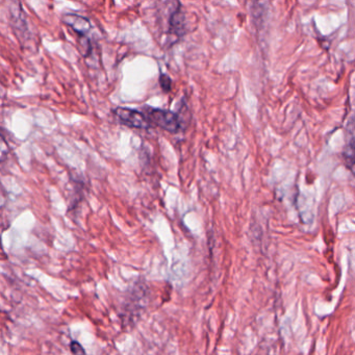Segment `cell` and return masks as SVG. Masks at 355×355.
Returning a JSON list of instances; mask_svg holds the SVG:
<instances>
[{"mask_svg":"<svg viewBox=\"0 0 355 355\" xmlns=\"http://www.w3.org/2000/svg\"><path fill=\"white\" fill-rule=\"evenodd\" d=\"M145 115L147 116L150 123L155 124L167 132L172 134L180 132V117L173 112L167 111V110L146 109Z\"/></svg>","mask_w":355,"mask_h":355,"instance_id":"cell-1","label":"cell"},{"mask_svg":"<svg viewBox=\"0 0 355 355\" xmlns=\"http://www.w3.org/2000/svg\"><path fill=\"white\" fill-rule=\"evenodd\" d=\"M116 117L120 120L122 124L132 128L139 130H147L150 128L151 123L144 113L136 111V110L126 109V107H117L114 110Z\"/></svg>","mask_w":355,"mask_h":355,"instance_id":"cell-2","label":"cell"},{"mask_svg":"<svg viewBox=\"0 0 355 355\" xmlns=\"http://www.w3.org/2000/svg\"><path fill=\"white\" fill-rule=\"evenodd\" d=\"M64 24L69 26L74 33L80 36H86L87 33L91 30V24L87 18L82 16L76 15V14H67L64 16Z\"/></svg>","mask_w":355,"mask_h":355,"instance_id":"cell-3","label":"cell"},{"mask_svg":"<svg viewBox=\"0 0 355 355\" xmlns=\"http://www.w3.org/2000/svg\"><path fill=\"white\" fill-rule=\"evenodd\" d=\"M10 155V146L3 135L0 132V163L8 159Z\"/></svg>","mask_w":355,"mask_h":355,"instance_id":"cell-4","label":"cell"},{"mask_svg":"<svg viewBox=\"0 0 355 355\" xmlns=\"http://www.w3.org/2000/svg\"><path fill=\"white\" fill-rule=\"evenodd\" d=\"M171 19V28L173 30V32L178 33V34H180V31L184 28L182 26V16L180 12H175V13L172 15Z\"/></svg>","mask_w":355,"mask_h":355,"instance_id":"cell-5","label":"cell"},{"mask_svg":"<svg viewBox=\"0 0 355 355\" xmlns=\"http://www.w3.org/2000/svg\"><path fill=\"white\" fill-rule=\"evenodd\" d=\"M70 349H71V352L73 353V354H85V353H86V351L83 348L82 345L78 342H76V340L71 343V345H70Z\"/></svg>","mask_w":355,"mask_h":355,"instance_id":"cell-6","label":"cell"},{"mask_svg":"<svg viewBox=\"0 0 355 355\" xmlns=\"http://www.w3.org/2000/svg\"><path fill=\"white\" fill-rule=\"evenodd\" d=\"M161 85L162 88H163V90L167 92V91H169L170 88H171V80H170V78H168L167 76H162Z\"/></svg>","mask_w":355,"mask_h":355,"instance_id":"cell-7","label":"cell"}]
</instances>
